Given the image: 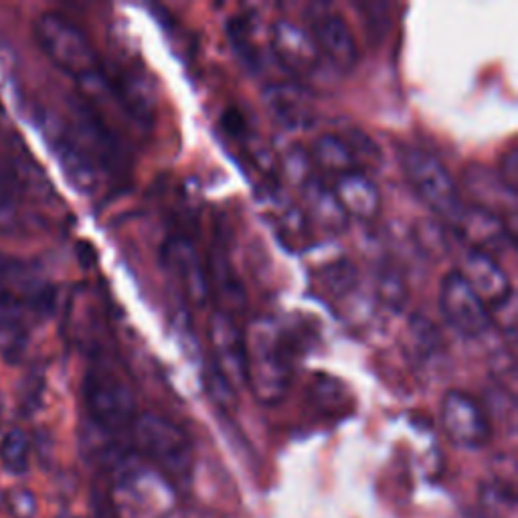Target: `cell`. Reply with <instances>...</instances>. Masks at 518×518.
<instances>
[{"instance_id":"11","label":"cell","mask_w":518,"mask_h":518,"mask_svg":"<svg viewBox=\"0 0 518 518\" xmlns=\"http://www.w3.org/2000/svg\"><path fill=\"white\" fill-rule=\"evenodd\" d=\"M458 272L468 282V286L480 296V300L488 306L492 318L496 310L514 302L512 282L504 268L498 264L496 257L468 249V253L462 257Z\"/></svg>"},{"instance_id":"1","label":"cell","mask_w":518,"mask_h":518,"mask_svg":"<svg viewBox=\"0 0 518 518\" xmlns=\"http://www.w3.org/2000/svg\"><path fill=\"white\" fill-rule=\"evenodd\" d=\"M245 355V387L259 403L278 405L290 389L292 365L272 318H257L245 330Z\"/></svg>"},{"instance_id":"21","label":"cell","mask_w":518,"mask_h":518,"mask_svg":"<svg viewBox=\"0 0 518 518\" xmlns=\"http://www.w3.org/2000/svg\"><path fill=\"white\" fill-rule=\"evenodd\" d=\"M379 296H381V300L387 306H391L395 310H399L403 306V302L407 298V290H405V284H403V280H401V276L397 272L387 270V272L381 274V278H379Z\"/></svg>"},{"instance_id":"2","label":"cell","mask_w":518,"mask_h":518,"mask_svg":"<svg viewBox=\"0 0 518 518\" xmlns=\"http://www.w3.org/2000/svg\"><path fill=\"white\" fill-rule=\"evenodd\" d=\"M112 498L118 518H164L175 510V488L142 460L118 466Z\"/></svg>"},{"instance_id":"12","label":"cell","mask_w":518,"mask_h":518,"mask_svg":"<svg viewBox=\"0 0 518 518\" xmlns=\"http://www.w3.org/2000/svg\"><path fill=\"white\" fill-rule=\"evenodd\" d=\"M272 51L276 55V61L298 79L312 75L322 61L320 49L312 33L290 19H278L274 23Z\"/></svg>"},{"instance_id":"16","label":"cell","mask_w":518,"mask_h":518,"mask_svg":"<svg viewBox=\"0 0 518 518\" xmlns=\"http://www.w3.org/2000/svg\"><path fill=\"white\" fill-rule=\"evenodd\" d=\"M332 193L349 221L355 219L361 223H371L381 213V189L365 172H351V175L336 179Z\"/></svg>"},{"instance_id":"8","label":"cell","mask_w":518,"mask_h":518,"mask_svg":"<svg viewBox=\"0 0 518 518\" xmlns=\"http://www.w3.org/2000/svg\"><path fill=\"white\" fill-rule=\"evenodd\" d=\"M160 257L164 270L177 282L183 296L195 306H205L211 296L209 272L195 243L183 235L168 237L162 243Z\"/></svg>"},{"instance_id":"17","label":"cell","mask_w":518,"mask_h":518,"mask_svg":"<svg viewBox=\"0 0 518 518\" xmlns=\"http://www.w3.org/2000/svg\"><path fill=\"white\" fill-rule=\"evenodd\" d=\"M310 158L324 175L334 177V181L344 175H351V172H363L353 144L338 134L318 136L312 144Z\"/></svg>"},{"instance_id":"5","label":"cell","mask_w":518,"mask_h":518,"mask_svg":"<svg viewBox=\"0 0 518 518\" xmlns=\"http://www.w3.org/2000/svg\"><path fill=\"white\" fill-rule=\"evenodd\" d=\"M35 37L43 53L79 81L100 71V59L88 33L61 13L47 11L35 21Z\"/></svg>"},{"instance_id":"14","label":"cell","mask_w":518,"mask_h":518,"mask_svg":"<svg viewBox=\"0 0 518 518\" xmlns=\"http://www.w3.org/2000/svg\"><path fill=\"white\" fill-rule=\"evenodd\" d=\"M312 37L320 49V55L328 59L336 69L351 71L359 61V47L351 25L342 15L324 11L314 19Z\"/></svg>"},{"instance_id":"20","label":"cell","mask_w":518,"mask_h":518,"mask_svg":"<svg viewBox=\"0 0 518 518\" xmlns=\"http://www.w3.org/2000/svg\"><path fill=\"white\" fill-rule=\"evenodd\" d=\"M29 438L21 429H11L0 444V460L13 474H23L29 468Z\"/></svg>"},{"instance_id":"10","label":"cell","mask_w":518,"mask_h":518,"mask_svg":"<svg viewBox=\"0 0 518 518\" xmlns=\"http://www.w3.org/2000/svg\"><path fill=\"white\" fill-rule=\"evenodd\" d=\"M442 427L452 444L480 450L490 442V421L482 405L464 391H448L440 407Z\"/></svg>"},{"instance_id":"15","label":"cell","mask_w":518,"mask_h":518,"mask_svg":"<svg viewBox=\"0 0 518 518\" xmlns=\"http://www.w3.org/2000/svg\"><path fill=\"white\" fill-rule=\"evenodd\" d=\"M53 152L65 172L67 181L85 195H92L100 187V172L92 152L67 132L53 130L49 136Z\"/></svg>"},{"instance_id":"13","label":"cell","mask_w":518,"mask_h":518,"mask_svg":"<svg viewBox=\"0 0 518 518\" xmlns=\"http://www.w3.org/2000/svg\"><path fill=\"white\" fill-rule=\"evenodd\" d=\"M452 227L470 245V249L492 257L506 251L514 243V233L506 225L504 217L478 205H464Z\"/></svg>"},{"instance_id":"6","label":"cell","mask_w":518,"mask_h":518,"mask_svg":"<svg viewBox=\"0 0 518 518\" xmlns=\"http://www.w3.org/2000/svg\"><path fill=\"white\" fill-rule=\"evenodd\" d=\"M83 399L88 405L90 417L104 431L130 429L138 415L134 391L112 367H94L85 375Z\"/></svg>"},{"instance_id":"23","label":"cell","mask_w":518,"mask_h":518,"mask_svg":"<svg viewBox=\"0 0 518 518\" xmlns=\"http://www.w3.org/2000/svg\"><path fill=\"white\" fill-rule=\"evenodd\" d=\"M164 518H207V516H205V514H201V512H195V510L175 508V510H170Z\"/></svg>"},{"instance_id":"4","label":"cell","mask_w":518,"mask_h":518,"mask_svg":"<svg viewBox=\"0 0 518 518\" xmlns=\"http://www.w3.org/2000/svg\"><path fill=\"white\" fill-rule=\"evenodd\" d=\"M136 452L164 476H187L193 468V444L185 431L170 419L146 411L130 425Z\"/></svg>"},{"instance_id":"9","label":"cell","mask_w":518,"mask_h":518,"mask_svg":"<svg viewBox=\"0 0 518 518\" xmlns=\"http://www.w3.org/2000/svg\"><path fill=\"white\" fill-rule=\"evenodd\" d=\"M209 347L213 357V373L235 391L245 387V330L233 316L221 310L211 314Z\"/></svg>"},{"instance_id":"3","label":"cell","mask_w":518,"mask_h":518,"mask_svg":"<svg viewBox=\"0 0 518 518\" xmlns=\"http://www.w3.org/2000/svg\"><path fill=\"white\" fill-rule=\"evenodd\" d=\"M399 162L417 199L446 223H454L464 209L462 193L444 162L417 146H401Z\"/></svg>"},{"instance_id":"7","label":"cell","mask_w":518,"mask_h":518,"mask_svg":"<svg viewBox=\"0 0 518 518\" xmlns=\"http://www.w3.org/2000/svg\"><path fill=\"white\" fill-rule=\"evenodd\" d=\"M440 312L446 324L464 338L486 334L494 322L488 306L458 270L448 272L440 284Z\"/></svg>"},{"instance_id":"18","label":"cell","mask_w":518,"mask_h":518,"mask_svg":"<svg viewBox=\"0 0 518 518\" xmlns=\"http://www.w3.org/2000/svg\"><path fill=\"white\" fill-rule=\"evenodd\" d=\"M308 199V215L328 231H342L349 225V217L344 215L342 207L338 205L332 189H324L318 183H308L306 187Z\"/></svg>"},{"instance_id":"19","label":"cell","mask_w":518,"mask_h":518,"mask_svg":"<svg viewBox=\"0 0 518 518\" xmlns=\"http://www.w3.org/2000/svg\"><path fill=\"white\" fill-rule=\"evenodd\" d=\"M306 98L308 96L300 88H296V85H276L268 94L272 110L288 124L306 122V118L310 116V106Z\"/></svg>"},{"instance_id":"22","label":"cell","mask_w":518,"mask_h":518,"mask_svg":"<svg viewBox=\"0 0 518 518\" xmlns=\"http://www.w3.org/2000/svg\"><path fill=\"white\" fill-rule=\"evenodd\" d=\"M498 179L504 185L506 191L516 195V185H518V152L514 146H510L502 158H500V168H498Z\"/></svg>"}]
</instances>
